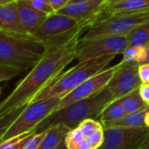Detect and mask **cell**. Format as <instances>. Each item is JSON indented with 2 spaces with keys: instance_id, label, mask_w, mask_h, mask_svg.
I'll return each mask as SVG.
<instances>
[{
  "instance_id": "21",
  "label": "cell",
  "mask_w": 149,
  "mask_h": 149,
  "mask_svg": "<svg viewBox=\"0 0 149 149\" xmlns=\"http://www.w3.org/2000/svg\"><path fill=\"white\" fill-rule=\"evenodd\" d=\"M129 47L149 45V21L146 22L127 34Z\"/></svg>"
},
{
  "instance_id": "5",
  "label": "cell",
  "mask_w": 149,
  "mask_h": 149,
  "mask_svg": "<svg viewBox=\"0 0 149 149\" xmlns=\"http://www.w3.org/2000/svg\"><path fill=\"white\" fill-rule=\"evenodd\" d=\"M89 26V21H78L54 13L48 15L45 21L32 33V36L42 41L47 48L56 47L80 37Z\"/></svg>"
},
{
  "instance_id": "13",
  "label": "cell",
  "mask_w": 149,
  "mask_h": 149,
  "mask_svg": "<svg viewBox=\"0 0 149 149\" xmlns=\"http://www.w3.org/2000/svg\"><path fill=\"white\" fill-rule=\"evenodd\" d=\"M147 12H149V0H107L96 14L92 24L113 16Z\"/></svg>"
},
{
  "instance_id": "17",
  "label": "cell",
  "mask_w": 149,
  "mask_h": 149,
  "mask_svg": "<svg viewBox=\"0 0 149 149\" xmlns=\"http://www.w3.org/2000/svg\"><path fill=\"white\" fill-rule=\"evenodd\" d=\"M70 129L63 125H54L46 130V135L38 149H55L64 140Z\"/></svg>"
},
{
  "instance_id": "18",
  "label": "cell",
  "mask_w": 149,
  "mask_h": 149,
  "mask_svg": "<svg viewBox=\"0 0 149 149\" xmlns=\"http://www.w3.org/2000/svg\"><path fill=\"white\" fill-rule=\"evenodd\" d=\"M147 109L132 112V113H126L123 118L116 121L104 125V128L106 127H128L130 128V127L145 126L146 125L145 117H146V112Z\"/></svg>"
},
{
  "instance_id": "16",
  "label": "cell",
  "mask_w": 149,
  "mask_h": 149,
  "mask_svg": "<svg viewBox=\"0 0 149 149\" xmlns=\"http://www.w3.org/2000/svg\"><path fill=\"white\" fill-rule=\"evenodd\" d=\"M15 2L22 26L26 32L32 35L48 17V14L33 7L25 0H16Z\"/></svg>"
},
{
  "instance_id": "4",
  "label": "cell",
  "mask_w": 149,
  "mask_h": 149,
  "mask_svg": "<svg viewBox=\"0 0 149 149\" xmlns=\"http://www.w3.org/2000/svg\"><path fill=\"white\" fill-rule=\"evenodd\" d=\"M115 54H111L79 61L78 64L68 71L61 73L54 83L35 97L33 102L51 97H64L86 80L104 70L105 67L115 58Z\"/></svg>"
},
{
  "instance_id": "22",
  "label": "cell",
  "mask_w": 149,
  "mask_h": 149,
  "mask_svg": "<svg viewBox=\"0 0 149 149\" xmlns=\"http://www.w3.org/2000/svg\"><path fill=\"white\" fill-rule=\"evenodd\" d=\"M146 50L143 46L128 47L123 53V62H136L139 64L146 62Z\"/></svg>"
},
{
  "instance_id": "15",
  "label": "cell",
  "mask_w": 149,
  "mask_h": 149,
  "mask_svg": "<svg viewBox=\"0 0 149 149\" xmlns=\"http://www.w3.org/2000/svg\"><path fill=\"white\" fill-rule=\"evenodd\" d=\"M0 31L32 36L21 24L15 1L0 6Z\"/></svg>"
},
{
  "instance_id": "32",
  "label": "cell",
  "mask_w": 149,
  "mask_h": 149,
  "mask_svg": "<svg viewBox=\"0 0 149 149\" xmlns=\"http://www.w3.org/2000/svg\"><path fill=\"white\" fill-rule=\"evenodd\" d=\"M145 123L146 125L149 127V108L147 109L146 112V117H145Z\"/></svg>"
},
{
  "instance_id": "34",
  "label": "cell",
  "mask_w": 149,
  "mask_h": 149,
  "mask_svg": "<svg viewBox=\"0 0 149 149\" xmlns=\"http://www.w3.org/2000/svg\"><path fill=\"white\" fill-rule=\"evenodd\" d=\"M146 62H149V45L146 46Z\"/></svg>"
},
{
  "instance_id": "19",
  "label": "cell",
  "mask_w": 149,
  "mask_h": 149,
  "mask_svg": "<svg viewBox=\"0 0 149 149\" xmlns=\"http://www.w3.org/2000/svg\"><path fill=\"white\" fill-rule=\"evenodd\" d=\"M118 100L119 101L126 113H132L149 108V106L142 98L139 93V89L132 91L131 93L124 96Z\"/></svg>"
},
{
  "instance_id": "33",
  "label": "cell",
  "mask_w": 149,
  "mask_h": 149,
  "mask_svg": "<svg viewBox=\"0 0 149 149\" xmlns=\"http://www.w3.org/2000/svg\"><path fill=\"white\" fill-rule=\"evenodd\" d=\"M14 1H16V0H0V6L6 5V4H9V3L14 2Z\"/></svg>"
},
{
  "instance_id": "10",
  "label": "cell",
  "mask_w": 149,
  "mask_h": 149,
  "mask_svg": "<svg viewBox=\"0 0 149 149\" xmlns=\"http://www.w3.org/2000/svg\"><path fill=\"white\" fill-rule=\"evenodd\" d=\"M149 134V127H106L99 149H138Z\"/></svg>"
},
{
  "instance_id": "29",
  "label": "cell",
  "mask_w": 149,
  "mask_h": 149,
  "mask_svg": "<svg viewBox=\"0 0 149 149\" xmlns=\"http://www.w3.org/2000/svg\"><path fill=\"white\" fill-rule=\"evenodd\" d=\"M139 93L144 101L149 106V83L141 84V86L139 87Z\"/></svg>"
},
{
  "instance_id": "7",
  "label": "cell",
  "mask_w": 149,
  "mask_h": 149,
  "mask_svg": "<svg viewBox=\"0 0 149 149\" xmlns=\"http://www.w3.org/2000/svg\"><path fill=\"white\" fill-rule=\"evenodd\" d=\"M148 21L149 12L113 16L90 26L87 33L79 41H88L109 36L127 35L133 29Z\"/></svg>"
},
{
  "instance_id": "24",
  "label": "cell",
  "mask_w": 149,
  "mask_h": 149,
  "mask_svg": "<svg viewBox=\"0 0 149 149\" xmlns=\"http://www.w3.org/2000/svg\"><path fill=\"white\" fill-rule=\"evenodd\" d=\"M25 107L23 108H20V109H18L4 117H1L0 118V141L2 140L6 132L7 131V129L9 128V126L13 124V122L16 119V118L19 116V114L22 111V110L24 109Z\"/></svg>"
},
{
  "instance_id": "30",
  "label": "cell",
  "mask_w": 149,
  "mask_h": 149,
  "mask_svg": "<svg viewBox=\"0 0 149 149\" xmlns=\"http://www.w3.org/2000/svg\"><path fill=\"white\" fill-rule=\"evenodd\" d=\"M49 2L54 9V11L56 13L59 10H61L62 7H64L69 2V0H49Z\"/></svg>"
},
{
  "instance_id": "31",
  "label": "cell",
  "mask_w": 149,
  "mask_h": 149,
  "mask_svg": "<svg viewBox=\"0 0 149 149\" xmlns=\"http://www.w3.org/2000/svg\"><path fill=\"white\" fill-rule=\"evenodd\" d=\"M138 149H149V134L146 138V139L142 142V144L139 146Z\"/></svg>"
},
{
  "instance_id": "2",
  "label": "cell",
  "mask_w": 149,
  "mask_h": 149,
  "mask_svg": "<svg viewBox=\"0 0 149 149\" xmlns=\"http://www.w3.org/2000/svg\"><path fill=\"white\" fill-rule=\"evenodd\" d=\"M115 99L106 86L90 97L55 110L36 126L34 132H41L56 125H63L71 130L85 119H98L103 110Z\"/></svg>"
},
{
  "instance_id": "25",
  "label": "cell",
  "mask_w": 149,
  "mask_h": 149,
  "mask_svg": "<svg viewBox=\"0 0 149 149\" xmlns=\"http://www.w3.org/2000/svg\"><path fill=\"white\" fill-rule=\"evenodd\" d=\"M21 72L20 69L13 66L0 65V83L13 79Z\"/></svg>"
},
{
  "instance_id": "9",
  "label": "cell",
  "mask_w": 149,
  "mask_h": 149,
  "mask_svg": "<svg viewBox=\"0 0 149 149\" xmlns=\"http://www.w3.org/2000/svg\"><path fill=\"white\" fill-rule=\"evenodd\" d=\"M129 47L127 35L109 36L88 41H79L77 59L79 61L96 59L111 54H123Z\"/></svg>"
},
{
  "instance_id": "6",
  "label": "cell",
  "mask_w": 149,
  "mask_h": 149,
  "mask_svg": "<svg viewBox=\"0 0 149 149\" xmlns=\"http://www.w3.org/2000/svg\"><path fill=\"white\" fill-rule=\"evenodd\" d=\"M61 99L59 97H51L28 104L9 126L2 140L34 131L41 121L56 110Z\"/></svg>"
},
{
  "instance_id": "14",
  "label": "cell",
  "mask_w": 149,
  "mask_h": 149,
  "mask_svg": "<svg viewBox=\"0 0 149 149\" xmlns=\"http://www.w3.org/2000/svg\"><path fill=\"white\" fill-rule=\"evenodd\" d=\"M107 0H69V2L56 12L78 21H89L92 24L96 14Z\"/></svg>"
},
{
  "instance_id": "8",
  "label": "cell",
  "mask_w": 149,
  "mask_h": 149,
  "mask_svg": "<svg viewBox=\"0 0 149 149\" xmlns=\"http://www.w3.org/2000/svg\"><path fill=\"white\" fill-rule=\"evenodd\" d=\"M104 139V128L98 119L88 118L67 133L64 142L68 149H99Z\"/></svg>"
},
{
  "instance_id": "3",
  "label": "cell",
  "mask_w": 149,
  "mask_h": 149,
  "mask_svg": "<svg viewBox=\"0 0 149 149\" xmlns=\"http://www.w3.org/2000/svg\"><path fill=\"white\" fill-rule=\"evenodd\" d=\"M47 47L33 36L0 31V65L13 66L22 72L32 68Z\"/></svg>"
},
{
  "instance_id": "26",
  "label": "cell",
  "mask_w": 149,
  "mask_h": 149,
  "mask_svg": "<svg viewBox=\"0 0 149 149\" xmlns=\"http://www.w3.org/2000/svg\"><path fill=\"white\" fill-rule=\"evenodd\" d=\"M25 1L27 2L29 5H31L33 7L41 12H44L48 15L55 13L49 2V0H25Z\"/></svg>"
},
{
  "instance_id": "36",
  "label": "cell",
  "mask_w": 149,
  "mask_h": 149,
  "mask_svg": "<svg viewBox=\"0 0 149 149\" xmlns=\"http://www.w3.org/2000/svg\"><path fill=\"white\" fill-rule=\"evenodd\" d=\"M1 91H2V87L0 86V95H1Z\"/></svg>"
},
{
  "instance_id": "28",
  "label": "cell",
  "mask_w": 149,
  "mask_h": 149,
  "mask_svg": "<svg viewBox=\"0 0 149 149\" xmlns=\"http://www.w3.org/2000/svg\"><path fill=\"white\" fill-rule=\"evenodd\" d=\"M139 74L143 84L149 83V62H144L139 65Z\"/></svg>"
},
{
  "instance_id": "20",
  "label": "cell",
  "mask_w": 149,
  "mask_h": 149,
  "mask_svg": "<svg viewBox=\"0 0 149 149\" xmlns=\"http://www.w3.org/2000/svg\"><path fill=\"white\" fill-rule=\"evenodd\" d=\"M126 112L125 111L123 106L119 103L118 99H115L111 103H110L101 112L98 120L104 125L116 121L121 118H123Z\"/></svg>"
},
{
  "instance_id": "1",
  "label": "cell",
  "mask_w": 149,
  "mask_h": 149,
  "mask_svg": "<svg viewBox=\"0 0 149 149\" xmlns=\"http://www.w3.org/2000/svg\"><path fill=\"white\" fill-rule=\"evenodd\" d=\"M79 40L80 37H77L65 45L47 48L43 57L32 68L26 77L0 103V118L26 107L54 83L64 68L77 58Z\"/></svg>"
},
{
  "instance_id": "23",
  "label": "cell",
  "mask_w": 149,
  "mask_h": 149,
  "mask_svg": "<svg viewBox=\"0 0 149 149\" xmlns=\"http://www.w3.org/2000/svg\"><path fill=\"white\" fill-rule=\"evenodd\" d=\"M35 133L34 131L15 136L13 138L0 141V149H23L28 139Z\"/></svg>"
},
{
  "instance_id": "35",
  "label": "cell",
  "mask_w": 149,
  "mask_h": 149,
  "mask_svg": "<svg viewBox=\"0 0 149 149\" xmlns=\"http://www.w3.org/2000/svg\"><path fill=\"white\" fill-rule=\"evenodd\" d=\"M55 149H68L67 148V146H66V145H65V142H64V140L61 143V145L58 146V147H56Z\"/></svg>"
},
{
  "instance_id": "27",
  "label": "cell",
  "mask_w": 149,
  "mask_h": 149,
  "mask_svg": "<svg viewBox=\"0 0 149 149\" xmlns=\"http://www.w3.org/2000/svg\"><path fill=\"white\" fill-rule=\"evenodd\" d=\"M46 135V131L41 132H35L28 139L23 149H38Z\"/></svg>"
},
{
  "instance_id": "12",
  "label": "cell",
  "mask_w": 149,
  "mask_h": 149,
  "mask_svg": "<svg viewBox=\"0 0 149 149\" xmlns=\"http://www.w3.org/2000/svg\"><path fill=\"white\" fill-rule=\"evenodd\" d=\"M118 64L104 69L99 73L96 74L95 76L89 78L88 80H86L77 88L72 91L69 94L62 97L56 110L63 108L72 103L90 97L104 89L111 79L116 69L118 68Z\"/></svg>"
},
{
  "instance_id": "11",
  "label": "cell",
  "mask_w": 149,
  "mask_h": 149,
  "mask_svg": "<svg viewBox=\"0 0 149 149\" xmlns=\"http://www.w3.org/2000/svg\"><path fill=\"white\" fill-rule=\"evenodd\" d=\"M139 63L123 62L118 63L107 87L116 99H119L132 91L139 89L143 84L139 74Z\"/></svg>"
}]
</instances>
